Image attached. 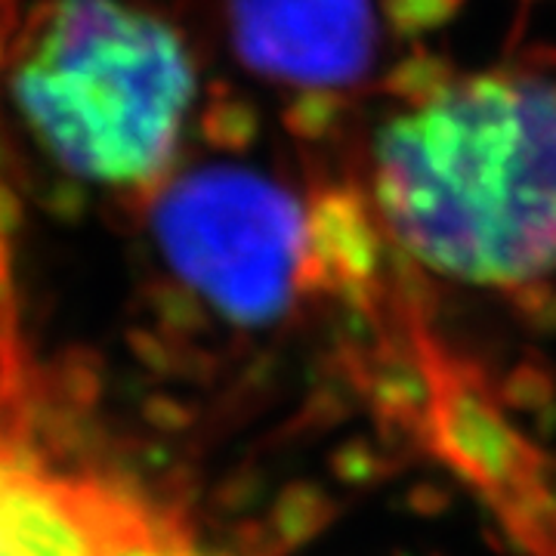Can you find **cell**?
I'll list each match as a JSON object with an SVG mask.
<instances>
[{
	"label": "cell",
	"instance_id": "1",
	"mask_svg": "<svg viewBox=\"0 0 556 556\" xmlns=\"http://www.w3.org/2000/svg\"><path fill=\"white\" fill-rule=\"evenodd\" d=\"M375 199L390 236L439 276L522 288L556 273V80H457L375 139Z\"/></svg>",
	"mask_w": 556,
	"mask_h": 556
},
{
	"label": "cell",
	"instance_id": "2",
	"mask_svg": "<svg viewBox=\"0 0 556 556\" xmlns=\"http://www.w3.org/2000/svg\"><path fill=\"white\" fill-rule=\"evenodd\" d=\"M10 93L65 174L152 207L195 97L167 22L118 0H40L7 53Z\"/></svg>",
	"mask_w": 556,
	"mask_h": 556
},
{
	"label": "cell",
	"instance_id": "3",
	"mask_svg": "<svg viewBox=\"0 0 556 556\" xmlns=\"http://www.w3.org/2000/svg\"><path fill=\"white\" fill-rule=\"evenodd\" d=\"M152 229L177 276L239 318L276 309L309 239L288 189L229 164L167 182Z\"/></svg>",
	"mask_w": 556,
	"mask_h": 556
},
{
	"label": "cell",
	"instance_id": "4",
	"mask_svg": "<svg viewBox=\"0 0 556 556\" xmlns=\"http://www.w3.org/2000/svg\"><path fill=\"white\" fill-rule=\"evenodd\" d=\"M244 68L300 90H343L378 53L371 0H223Z\"/></svg>",
	"mask_w": 556,
	"mask_h": 556
},
{
	"label": "cell",
	"instance_id": "5",
	"mask_svg": "<svg viewBox=\"0 0 556 556\" xmlns=\"http://www.w3.org/2000/svg\"><path fill=\"white\" fill-rule=\"evenodd\" d=\"M455 84L457 72L452 60L427 47H415L383 75V93L399 102H408L412 109H424L442 100Z\"/></svg>",
	"mask_w": 556,
	"mask_h": 556
},
{
	"label": "cell",
	"instance_id": "6",
	"mask_svg": "<svg viewBox=\"0 0 556 556\" xmlns=\"http://www.w3.org/2000/svg\"><path fill=\"white\" fill-rule=\"evenodd\" d=\"M47 396L75 412H93L102 396V358L90 346H65L40 375Z\"/></svg>",
	"mask_w": 556,
	"mask_h": 556
},
{
	"label": "cell",
	"instance_id": "7",
	"mask_svg": "<svg viewBox=\"0 0 556 556\" xmlns=\"http://www.w3.org/2000/svg\"><path fill=\"white\" fill-rule=\"evenodd\" d=\"M260 124H263V115L257 105L223 84L211 90V100L199 118L201 137L223 152L251 149L260 137Z\"/></svg>",
	"mask_w": 556,
	"mask_h": 556
},
{
	"label": "cell",
	"instance_id": "8",
	"mask_svg": "<svg viewBox=\"0 0 556 556\" xmlns=\"http://www.w3.org/2000/svg\"><path fill=\"white\" fill-rule=\"evenodd\" d=\"M346 112V100L338 90H300L294 100L281 109V124L288 134H294L303 142H316L334 134Z\"/></svg>",
	"mask_w": 556,
	"mask_h": 556
},
{
	"label": "cell",
	"instance_id": "9",
	"mask_svg": "<svg viewBox=\"0 0 556 556\" xmlns=\"http://www.w3.org/2000/svg\"><path fill=\"white\" fill-rule=\"evenodd\" d=\"M464 0H380V13L399 40H415L457 20Z\"/></svg>",
	"mask_w": 556,
	"mask_h": 556
},
{
	"label": "cell",
	"instance_id": "10",
	"mask_svg": "<svg viewBox=\"0 0 556 556\" xmlns=\"http://www.w3.org/2000/svg\"><path fill=\"white\" fill-rule=\"evenodd\" d=\"M35 201H38V207L47 217L68 223V226L87 217V207H90L84 182L78 177H72V174L47 179L40 189H35Z\"/></svg>",
	"mask_w": 556,
	"mask_h": 556
},
{
	"label": "cell",
	"instance_id": "11",
	"mask_svg": "<svg viewBox=\"0 0 556 556\" xmlns=\"http://www.w3.org/2000/svg\"><path fill=\"white\" fill-rule=\"evenodd\" d=\"M25 223V207H22L20 192L13 182L0 177V239L13 241V236L22 229Z\"/></svg>",
	"mask_w": 556,
	"mask_h": 556
},
{
	"label": "cell",
	"instance_id": "12",
	"mask_svg": "<svg viewBox=\"0 0 556 556\" xmlns=\"http://www.w3.org/2000/svg\"><path fill=\"white\" fill-rule=\"evenodd\" d=\"M20 31V0H0V35L16 38Z\"/></svg>",
	"mask_w": 556,
	"mask_h": 556
},
{
	"label": "cell",
	"instance_id": "13",
	"mask_svg": "<svg viewBox=\"0 0 556 556\" xmlns=\"http://www.w3.org/2000/svg\"><path fill=\"white\" fill-rule=\"evenodd\" d=\"M3 40H7V38L0 35V62H3Z\"/></svg>",
	"mask_w": 556,
	"mask_h": 556
}]
</instances>
